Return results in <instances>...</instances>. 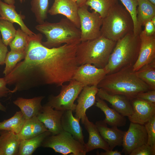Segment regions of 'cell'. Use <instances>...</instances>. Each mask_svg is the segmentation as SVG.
<instances>
[{
  "instance_id": "1",
  "label": "cell",
  "mask_w": 155,
  "mask_h": 155,
  "mask_svg": "<svg viewBox=\"0 0 155 155\" xmlns=\"http://www.w3.org/2000/svg\"><path fill=\"white\" fill-rule=\"evenodd\" d=\"M42 38L40 33L30 37L24 58L4 77L7 84L15 86L14 92L43 85L61 86L72 79L80 66L76 57L78 44L49 48L43 45Z\"/></svg>"
},
{
  "instance_id": "2",
  "label": "cell",
  "mask_w": 155,
  "mask_h": 155,
  "mask_svg": "<svg viewBox=\"0 0 155 155\" xmlns=\"http://www.w3.org/2000/svg\"><path fill=\"white\" fill-rule=\"evenodd\" d=\"M97 87L110 94L124 96L130 100L138 94L150 90L148 85L136 75L133 66L106 74Z\"/></svg>"
},
{
  "instance_id": "3",
  "label": "cell",
  "mask_w": 155,
  "mask_h": 155,
  "mask_svg": "<svg viewBox=\"0 0 155 155\" xmlns=\"http://www.w3.org/2000/svg\"><path fill=\"white\" fill-rule=\"evenodd\" d=\"M116 42L101 35L94 39L80 42L76 51L78 64H93L97 67L104 68Z\"/></svg>"
},
{
  "instance_id": "4",
  "label": "cell",
  "mask_w": 155,
  "mask_h": 155,
  "mask_svg": "<svg viewBox=\"0 0 155 155\" xmlns=\"http://www.w3.org/2000/svg\"><path fill=\"white\" fill-rule=\"evenodd\" d=\"M140 45L139 35H135L133 31L118 40L104 67L107 74L133 66L137 59Z\"/></svg>"
},
{
  "instance_id": "5",
  "label": "cell",
  "mask_w": 155,
  "mask_h": 155,
  "mask_svg": "<svg viewBox=\"0 0 155 155\" xmlns=\"http://www.w3.org/2000/svg\"><path fill=\"white\" fill-rule=\"evenodd\" d=\"M35 27L45 36L46 40L42 43L49 48L59 47L63 43L78 44L81 42L80 29L67 18L56 23L45 21Z\"/></svg>"
},
{
  "instance_id": "6",
  "label": "cell",
  "mask_w": 155,
  "mask_h": 155,
  "mask_svg": "<svg viewBox=\"0 0 155 155\" xmlns=\"http://www.w3.org/2000/svg\"><path fill=\"white\" fill-rule=\"evenodd\" d=\"M134 24L129 13L118 3L111 7L102 18L101 35L117 42L133 31Z\"/></svg>"
},
{
  "instance_id": "7",
  "label": "cell",
  "mask_w": 155,
  "mask_h": 155,
  "mask_svg": "<svg viewBox=\"0 0 155 155\" xmlns=\"http://www.w3.org/2000/svg\"><path fill=\"white\" fill-rule=\"evenodd\" d=\"M52 148L56 152L66 155H85L84 145L75 140L69 133L63 130L55 135L46 137L41 146Z\"/></svg>"
},
{
  "instance_id": "8",
  "label": "cell",
  "mask_w": 155,
  "mask_h": 155,
  "mask_svg": "<svg viewBox=\"0 0 155 155\" xmlns=\"http://www.w3.org/2000/svg\"><path fill=\"white\" fill-rule=\"evenodd\" d=\"M69 82L68 84L61 86V89L58 95L50 96L46 104L57 110L74 111L76 106L74 101L84 86L73 79Z\"/></svg>"
},
{
  "instance_id": "9",
  "label": "cell",
  "mask_w": 155,
  "mask_h": 155,
  "mask_svg": "<svg viewBox=\"0 0 155 155\" xmlns=\"http://www.w3.org/2000/svg\"><path fill=\"white\" fill-rule=\"evenodd\" d=\"M88 7L84 5L79 7L78 10L81 42L94 39L101 36L102 18L97 13L94 11H89Z\"/></svg>"
},
{
  "instance_id": "10",
  "label": "cell",
  "mask_w": 155,
  "mask_h": 155,
  "mask_svg": "<svg viewBox=\"0 0 155 155\" xmlns=\"http://www.w3.org/2000/svg\"><path fill=\"white\" fill-rule=\"evenodd\" d=\"M147 141L148 135L144 125L130 122L123 137L122 152L129 155L135 149L147 144Z\"/></svg>"
},
{
  "instance_id": "11",
  "label": "cell",
  "mask_w": 155,
  "mask_h": 155,
  "mask_svg": "<svg viewBox=\"0 0 155 155\" xmlns=\"http://www.w3.org/2000/svg\"><path fill=\"white\" fill-rule=\"evenodd\" d=\"M107 74L104 68L97 67L90 64L79 66L72 79L82 84L84 86H96Z\"/></svg>"
},
{
  "instance_id": "12",
  "label": "cell",
  "mask_w": 155,
  "mask_h": 155,
  "mask_svg": "<svg viewBox=\"0 0 155 155\" xmlns=\"http://www.w3.org/2000/svg\"><path fill=\"white\" fill-rule=\"evenodd\" d=\"M140 45L139 55L133 70L136 71L141 67L155 59V34L147 35L144 30L139 35Z\"/></svg>"
},
{
  "instance_id": "13",
  "label": "cell",
  "mask_w": 155,
  "mask_h": 155,
  "mask_svg": "<svg viewBox=\"0 0 155 155\" xmlns=\"http://www.w3.org/2000/svg\"><path fill=\"white\" fill-rule=\"evenodd\" d=\"M132 115L128 117L130 121L144 125L155 115V104L135 98L130 100Z\"/></svg>"
},
{
  "instance_id": "14",
  "label": "cell",
  "mask_w": 155,
  "mask_h": 155,
  "mask_svg": "<svg viewBox=\"0 0 155 155\" xmlns=\"http://www.w3.org/2000/svg\"><path fill=\"white\" fill-rule=\"evenodd\" d=\"M78 8L75 0H54L48 13L51 16L57 14L63 15L78 28H80Z\"/></svg>"
},
{
  "instance_id": "15",
  "label": "cell",
  "mask_w": 155,
  "mask_h": 155,
  "mask_svg": "<svg viewBox=\"0 0 155 155\" xmlns=\"http://www.w3.org/2000/svg\"><path fill=\"white\" fill-rule=\"evenodd\" d=\"M64 111L55 109L46 104L43 106L41 112L37 116L52 135L57 134L63 130L61 119Z\"/></svg>"
},
{
  "instance_id": "16",
  "label": "cell",
  "mask_w": 155,
  "mask_h": 155,
  "mask_svg": "<svg viewBox=\"0 0 155 155\" xmlns=\"http://www.w3.org/2000/svg\"><path fill=\"white\" fill-rule=\"evenodd\" d=\"M98 88L96 86H84L80 93L75 110V117L80 121L83 120L86 115L87 110L94 105Z\"/></svg>"
},
{
  "instance_id": "17",
  "label": "cell",
  "mask_w": 155,
  "mask_h": 155,
  "mask_svg": "<svg viewBox=\"0 0 155 155\" xmlns=\"http://www.w3.org/2000/svg\"><path fill=\"white\" fill-rule=\"evenodd\" d=\"M96 96L109 102L113 108L123 116L128 117L132 115L133 109L130 100L125 96L110 94L101 88H98Z\"/></svg>"
},
{
  "instance_id": "18",
  "label": "cell",
  "mask_w": 155,
  "mask_h": 155,
  "mask_svg": "<svg viewBox=\"0 0 155 155\" xmlns=\"http://www.w3.org/2000/svg\"><path fill=\"white\" fill-rule=\"evenodd\" d=\"M81 122L89 134L88 141L84 144L86 153L97 149L105 151L109 150V146L101 136L95 124L90 121L86 115Z\"/></svg>"
},
{
  "instance_id": "19",
  "label": "cell",
  "mask_w": 155,
  "mask_h": 155,
  "mask_svg": "<svg viewBox=\"0 0 155 155\" xmlns=\"http://www.w3.org/2000/svg\"><path fill=\"white\" fill-rule=\"evenodd\" d=\"M101 136L109 146V150H113L116 146H122L124 131L117 127L109 128L103 121H96L95 124Z\"/></svg>"
},
{
  "instance_id": "20",
  "label": "cell",
  "mask_w": 155,
  "mask_h": 155,
  "mask_svg": "<svg viewBox=\"0 0 155 155\" xmlns=\"http://www.w3.org/2000/svg\"><path fill=\"white\" fill-rule=\"evenodd\" d=\"M15 9L14 5L7 4L0 0V20L16 23L20 26L21 29L30 36L32 37L36 35L24 24L23 20L24 16L18 13Z\"/></svg>"
},
{
  "instance_id": "21",
  "label": "cell",
  "mask_w": 155,
  "mask_h": 155,
  "mask_svg": "<svg viewBox=\"0 0 155 155\" xmlns=\"http://www.w3.org/2000/svg\"><path fill=\"white\" fill-rule=\"evenodd\" d=\"M44 97L41 96L30 99L19 97L13 102L19 108L27 120L37 116L41 112L43 107L41 102Z\"/></svg>"
},
{
  "instance_id": "22",
  "label": "cell",
  "mask_w": 155,
  "mask_h": 155,
  "mask_svg": "<svg viewBox=\"0 0 155 155\" xmlns=\"http://www.w3.org/2000/svg\"><path fill=\"white\" fill-rule=\"evenodd\" d=\"M73 111H64L61 119V125L63 130L70 133L77 140L83 145L85 144L82 130L80 120L73 116Z\"/></svg>"
},
{
  "instance_id": "23",
  "label": "cell",
  "mask_w": 155,
  "mask_h": 155,
  "mask_svg": "<svg viewBox=\"0 0 155 155\" xmlns=\"http://www.w3.org/2000/svg\"><path fill=\"white\" fill-rule=\"evenodd\" d=\"M0 155H18L21 140L18 135L6 130H0Z\"/></svg>"
},
{
  "instance_id": "24",
  "label": "cell",
  "mask_w": 155,
  "mask_h": 155,
  "mask_svg": "<svg viewBox=\"0 0 155 155\" xmlns=\"http://www.w3.org/2000/svg\"><path fill=\"white\" fill-rule=\"evenodd\" d=\"M96 106L104 114L105 118L103 121L107 125L117 127L125 126L127 120L125 116L113 108L109 107L104 100L96 96Z\"/></svg>"
},
{
  "instance_id": "25",
  "label": "cell",
  "mask_w": 155,
  "mask_h": 155,
  "mask_svg": "<svg viewBox=\"0 0 155 155\" xmlns=\"http://www.w3.org/2000/svg\"><path fill=\"white\" fill-rule=\"evenodd\" d=\"M48 130L37 116H34L26 120L21 131L18 135L21 140L27 139Z\"/></svg>"
},
{
  "instance_id": "26",
  "label": "cell",
  "mask_w": 155,
  "mask_h": 155,
  "mask_svg": "<svg viewBox=\"0 0 155 155\" xmlns=\"http://www.w3.org/2000/svg\"><path fill=\"white\" fill-rule=\"evenodd\" d=\"M51 135L48 130L34 137L21 140L18 155H32L37 148L41 146L44 139Z\"/></svg>"
},
{
  "instance_id": "27",
  "label": "cell",
  "mask_w": 155,
  "mask_h": 155,
  "mask_svg": "<svg viewBox=\"0 0 155 155\" xmlns=\"http://www.w3.org/2000/svg\"><path fill=\"white\" fill-rule=\"evenodd\" d=\"M137 0V20L139 26L142 27L155 16V5L148 0Z\"/></svg>"
},
{
  "instance_id": "28",
  "label": "cell",
  "mask_w": 155,
  "mask_h": 155,
  "mask_svg": "<svg viewBox=\"0 0 155 155\" xmlns=\"http://www.w3.org/2000/svg\"><path fill=\"white\" fill-rule=\"evenodd\" d=\"M26 120L20 111L16 112L11 118L0 122V131H11L18 134L21 131Z\"/></svg>"
},
{
  "instance_id": "29",
  "label": "cell",
  "mask_w": 155,
  "mask_h": 155,
  "mask_svg": "<svg viewBox=\"0 0 155 155\" xmlns=\"http://www.w3.org/2000/svg\"><path fill=\"white\" fill-rule=\"evenodd\" d=\"M137 77L146 84L150 90H155V59L135 71Z\"/></svg>"
},
{
  "instance_id": "30",
  "label": "cell",
  "mask_w": 155,
  "mask_h": 155,
  "mask_svg": "<svg viewBox=\"0 0 155 155\" xmlns=\"http://www.w3.org/2000/svg\"><path fill=\"white\" fill-rule=\"evenodd\" d=\"M49 0H31V10L34 15L39 24L43 23L47 18Z\"/></svg>"
},
{
  "instance_id": "31",
  "label": "cell",
  "mask_w": 155,
  "mask_h": 155,
  "mask_svg": "<svg viewBox=\"0 0 155 155\" xmlns=\"http://www.w3.org/2000/svg\"><path fill=\"white\" fill-rule=\"evenodd\" d=\"M117 3L118 0H88L85 5L98 13L103 18L110 8Z\"/></svg>"
},
{
  "instance_id": "32",
  "label": "cell",
  "mask_w": 155,
  "mask_h": 155,
  "mask_svg": "<svg viewBox=\"0 0 155 155\" xmlns=\"http://www.w3.org/2000/svg\"><path fill=\"white\" fill-rule=\"evenodd\" d=\"M26 55L25 50L8 52L5 60V66L3 71L5 76L9 74L17 64L23 59Z\"/></svg>"
},
{
  "instance_id": "33",
  "label": "cell",
  "mask_w": 155,
  "mask_h": 155,
  "mask_svg": "<svg viewBox=\"0 0 155 155\" xmlns=\"http://www.w3.org/2000/svg\"><path fill=\"white\" fill-rule=\"evenodd\" d=\"M30 37L21 29L18 28L16 31L14 38L9 45L11 50L18 51L25 50Z\"/></svg>"
},
{
  "instance_id": "34",
  "label": "cell",
  "mask_w": 155,
  "mask_h": 155,
  "mask_svg": "<svg viewBox=\"0 0 155 155\" xmlns=\"http://www.w3.org/2000/svg\"><path fill=\"white\" fill-rule=\"evenodd\" d=\"M13 24L6 20H0V32L2 39L7 46L9 45L16 34V30Z\"/></svg>"
},
{
  "instance_id": "35",
  "label": "cell",
  "mask_w": 155,
  "mask_h": 155,
  "mask_svg": "<svg viewBox=\"0 0 155 155\" xmlns=\"http://www.w3.org/2000/svg\"><path fill=\"white\" fill-rule=\"evenodd\" d=\"M129 13L132 18L134 24L133 32L135 35H139L142 30L137 20V8L138 2L137 0H120Z\"/></svg>"
},
{
  "instance_id": "36",
  "label": "cell",
  "mask_w": 155,
  "mask_h": 155,
  "mask_svg": "<svg viewBox=\"0 0 155 155\" xmlns=\"http://www.w3.org/2000/svg\"><path fill=\"white\" fill-rule=\"evenodd\" d=\"M144 125L148 135L147 144L155 148V115Z\"/></svg>"
},
{
  "instance_id": "37",
  "label": "cell",
  "mask_w": 155,
  "mask_h": 155,
  "mask_svg": "<svg viewBox=\"0 0 155 155\" xmlns=\"http://www.w3.org/2000/svg\"><path fill=\"white\" fill-rule=\"evenodd\" d=\"M155 148L147 143L135 148L129 155H155Z\"/></svg>"
},
{
  "instance_id": "38",
  "label": "cell",
  "mask_w": 155,
  "mask_h": 155,
  "mask_svg": "<svg viewBox=\"0 0 155 155\" xmlns=\"http://www.w3.org/2000/svg\"><path fill=\"white\" fill-rule=\"evenodd\" d=\"M135 98L155 104V90H149L140 92L137 95Z\"/></svg>"
},
{
  "instance_id": "39",
  "label": "cell",
  "mask_w": 155,
  "mask_h": 155,
  "mask_svg": "<svg viewBox=\"0 0 155 155\" xmlns=\"http://www.w3.org/2000/svg\"><path fill=\"white\" fill-rule=\"evenodd\" d=\"M8 52L7 46L3 42L0 34V65L5 64V58Z\"/></svg>"
},
{
  "instance_id": "40",
  "label": "cell",
  "mask_w": 155,
  "mask_h": 155,
  "mask_svg": "<svg viewBox=\"0 0 155 155\" xmlns=\"http://www.w3.org/2000/svg\"><path fill=\"white\" fill-rule=\"evenodd\" d=\"M7 84L4 78H0V97H6L9 93H13L6 87Z\"/></svg>"
},
{
  "instance_id": "41",
  "label": "cell",
  "mask_w": 155,
  "mask_h": 155,
  "mask_svg": "<svg viewBox=\"0 0 155 155\" xmlns=\"http://www.w3.org/2000/svg\"><path fill=\"white\" fill-rule=\"evenodd\" d=\"M144 26L145 28L144 30L147 35L150 36L155 34V25L151 20L146 22Z\"/></svg>"
},
{
  "instance_id": "42",
  "label": "cell",
  "mask_w": 155,
  "mask_h": 155,
  "mask_svg": "<svg viewBox=\"0 0 155 155\" xmlns=\"http://www.w3.org/2000/svg\"><path fill=\"white\" fill-rule=\"evenodd\" d=\"M121 152L117 150L113 151V150H108L104 152H102L98 154L100 155H121Z\"/></svg>"
},
{
  "instance_id": "43",
  "label": "cell",
  "mask_w": 155,
  "mask_h": 155,
  "mask_svg": "<svg viewBox=\"0 0 155 155\" xmlns=\"http://www.w3.org/2000/svg\"><path fill=\"white\" fill-rule=\"evenodd\" d=\"M78 6L80 7L85 5L88 0H75Z\"/></svg>"
},
{
  "instance_id": "44",
  "label": "cell",
  "mask_w": 155,
  "mask_h": 155,
  "mask_svg": "<svg viewBox=\"0 0 155 155\" xmlns=\"http://www.w3.org/2000/svg\"><path fill=\"white\" fill-rule=\"evenodd\" d=\"M4 2L10 5H14L15 3V0H4Z\"/></svg>"
},
{
  "instance_id": "45",
  "label": "cell",
  "mask_w": 155,
  "mask_h": 155,
  "mask_svg": "<svg viewBox=\"0 0 155 155\" xmlns=\"http://www.w3.org/2000/svg\"><path fill=\"white\" fill-rule=\"evenodd\" d=\"M6 108L0 102V110L3 111H6Z\"/></svg>"
},
{
  "instance_id": "46",
  "label": "cell",
  "mask_w": 155,
  "mask_h": 155,
  "mask_svg": "<svg viewBox=\"0 0 155 155\" xmlns=\"http://www.w3.org/2000/svg\"><path fill=\"white\" fill-rule=\"evenodd\" d=\"M151 21L153 24L155 25V16L153 17L151 20Z\"/></svg>"
},
{
  "instance_id": "47",
  "label": "cell",
  "mask_w": 155,
  "mask_h": 155,
  "mask_svg": "<svg viewBox=\"0 0 155 155\" xmlns=\"http://www.w3.org/2000/svg\"><path fill=\"white\" fill-rule=\"evenodd\" d=\"M151 3L155 5V0H148Z\"/></svg>"
},
{
  "instance_id": "48",
  "label": "cell",
  "mask_w": 155,
  "mask_h": 155,
  "mask_svg": "<svg viewBox=\"0 0 155 155\" xmlns=\"http://www.w3.org/2000/svg\"><path fill=\"white\" fill-rule=\"evenodd\" d=\"M19 1L20 3H22L23 0H19Z\"/></svg>"
}]
</instances>
